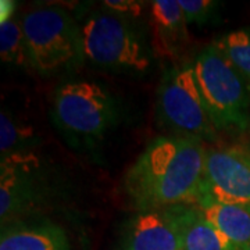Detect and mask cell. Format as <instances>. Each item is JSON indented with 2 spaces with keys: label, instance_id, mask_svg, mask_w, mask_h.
Masks as SVG:
<instances>
[{
  "label": "cell",
  "instance_id": "obj_2",
  "mask_svg": "<svg viewBox=\"0 0 250 250\" xmlns=\"http://www.w3.org/2000/svg\"><path fill=\"white\" fill-rule=\"evenodd\" d=\"M197 86L217 131H245L250 124V88L214 45L193 62Z\"/></svg>",
  "mask_w": 250,
  "mask_h": 250
},
{
  "label": "cell",
  "instance_id": "obj_1",
  "mask_svg": "<svg viewBox=\"0 0 250 250\" xmlns=\"http://www.w3.org/2000/svg\"><path fill=\"white\" fill-rule=\"evenodd\" d=\"M206 149L192 136H160L128 170L125 190L139 211L196 205L205 177Z\"/></svg>",
  "mask_w": 250,
  "mask_h": 250
},
{
  "label": "cell",
  "instance_id": "obj_3",
  "mask_svg": "<svg viewBox=\"0 0 250 250\" xmlns=\"http://www.w3.org/2000/svg\"><path fill=\"white\" fill-rule=\"evenodd\" d=\"M31 67L52 74L82 56L81 28L62 7L46 6L28 11L21 18Z\"/></svg>",
  "mask_w": 250,
  "mask_h": 250
},
{
  "label": "cell",
  "instance_id": "obj_17",
  "mask_svg": "<svg viewBox=\"0 0 250 250\" xmlns=\"http://www.w3.org/2000/svg\"><path fill=\"white\" fill-rule=\"evenodd\" d=\"M178 4L185 16L188 25L207 24L214 17L215 10L218 6L211 0H178Z\"/></svg>",
  "mask_w": 250,
  "mask_h": 250
},
{
  "label": "cell",
  "instance_id": "obj_13",
  "mask_svg": "<svg viewBox=\"0 0 250 250\" xmlns=\"http://www.w3.org/2000/svg\"><path fill=\"white\" fill-rule=\"evenodd\" d=\"M182 250H235L231 242L210 223L196 205L177 206Z\"/></svg>",
  "mask_w": 250,
  "mask_h": 250
},
{
  "label": "cell",
  "instance_id": "obj_15",
  "mask_svg": "<svg viewBox=\"0 0 250 250\" xmlns=\"http://www.w3.org/2000/svg\"><path fill=\"white\" fill-rule=\"evenodd\" d=\"M0 56L7 64L31 65L22 24L16 16L0 24Z\"/></svg>",
  "mask_w": 250,
  "mask_h": 250
},
{
  "label": "cell",
  "instance_id": "obj_19",
  "mask_svg": "<svg viewBox=\"0 0 250 250\" xmlns=\"http://www.w3.org/2000/svg\"><path fill=\"white\" fill-rule=\"evenodd\" d=\"M0 24L9 21L14 17V11H16V1L11 0H1L0 3Z\"/></svg>",
  "mask_w": 250,
  "mask_h": 250
},
{
  "label": "cell",
  "instance_id": "obj_10",
  "mask_svg": "<svg viewBox=\"0 0 250 250\" xmlns=\"http://www.w3.org/2000/svg\"><path fill=\"white\" fill-rule=\"evenodd\" d=\"M188 22L178 0H156L150 6L153 53L174 60L185 52L190 41Z\"/></svg>",
  "mask_w": 250,
  "mask_h": 250
},
{
  "label": "cell",
  "instance_id": "obj_11",
  "mask_svg": "<svg viewBox=\"0 0 250 250\" xmlns=\"http://www.w3.org/2000/svg\"><path fill=\"white\" fill-rule=\"evenodd\" d=\"M196 206L206 218L231 242L235 250H250V205L221 202L200 195Z\"/></svg>",
  "mask_w": 250,
  "mask_h": 250
},
{
  "label": "cell",
  "instance_id": "obj_5",
  "mask_svg": "<svg viewBox=\"0 0 250 250\" xmlns=\"http://www.w3.org/2000/svg\"><path fill=\"white\" fill-rule=\"evenodd\" d=\"M80 28L82 56L92 64L136 72L149 68L142 39L128 20L107 11L93 13Z\"/></svg>",
  "mask_w": 250,
  "mask_h": 250
},
{
  "label": "cell",
  "instance_id": "obj_14",
  "mask_svg": "<svg viewBox=\"0 0 250 250\" xmlns=\"http://www.w3.org/2000/svg\"><path fill=\"white\" fill-rule=\"evenodd\" d=\"M213 45L227 57L250 88V28L231 31L218 38Z\"/></svg>",
  "mask_w": 250,
  "mask_h": 250
},
{
  "label": "cell",
  "instance_id": "obj_6",
  "mask_svg": "<svg viewBox=\"0 0 250 250\" xmlns=\"http://www.w3.org/2000/svg\"><path fill=\"white\" fill-rule=\"evenodd\" d=\"M161 120L175 131L199 141H217L218 131L197 86L193 64L174 67L164 75L157 92Z\"/></svg>",
  "mask_w": 250,
  "mask_h": 250
},
{
  "label": "cell",
  "instance_id": "obj_7",
  "mask_svg": "<svg viewBox=\"0 0 250 250\" xmlns=\"http://www.w3.org/2000/svg\"><path fill=\"white\" fill-rule=\"evenodd\" d=\"M50 179L39 157L31 152L13 153L0 163L1 227L18 217L41 210L50 200Z\"/></svg>",
  "mask_w": 250,
  "mask_h": 250
},
{
  "label": "cell",
  "instance_id": "obj_4",
  "mask_svg": "<svg viewBox=\"0 0 250 250\" xmlns=\"http://www.w3.org/2000/svg\"><path fill=\"white\" fill-rule=\"evenodd\" d=\"M114 118V99L93 81H70L54 95V123L75 142L96 143L106 135Z\"/></svg>",
  "mask_w": 250,
  "mask_h": 250
},
{
  "label": "cell",
  "instance_id": "obj_16",
  "mask_svg": "<svg viewBox=\"0 0 250 250\" xmlns=\"http://www.w3.org/2000/svg\"><path fill=\"white\" fill-rule=\"evenodd\" d=\"M29 139H31L29 126L20 124L9 111H6V108H3L1 116H0V150H1V157L13 154V153L28 152L25 146H27Z\"/></svg>",
  "mask_w": 250,
  "mask_h": 250
},
{
  "label": "cell",
  "instance_id": "obj_9",
  "mask_svg": "<svg viewBox=\"0 0 250 250\" xmlns=\"http://www.w3.org/2000/svg\"><path fill=\"white\" fill-rule=\"evenodd\" d=\"M125 250H182L177 206L139 211L129 224Z\"/></svg>",
  "mask_w": 250,
  "mask_h": 250
},
{
  "label": "cell",
  "instance_id": "obj_12",
  "mask_svg": "<svg viewBox=\"0 0 250 250\" xmlns=\"http://www.w3.org/2000/svg\"><path fill=\"white\" fill-rule=\"evenodd\" d=\"M0 250H70V242L56 224H16L1 227Z\"/></svg>",
  "mask_w": 250,
  "mask_h": 250
},
{
  "label": "cell",
  "instance_id": "obj_18",
  "mask_svg": "<svg viewBox=\"0 0 250 250\" xmlns=\"http://www.w3.org/2000/svg\"><path fill=\"white\" fill-rule=\"evenodd\" d=\"M103 7L110 14L129 21L142 14L143 3L135 0H106L103 1Z\"/></svg>",
  "mask_w": 250,
  "mask_h": 250
},
{
  "label": "cell",
  "instance_id": "obj_8",
  "mask_svg": "<svg viewBox=\"0 0 250 250\" xmlns=\"http://www.w3.org/2000/svg\"><path fill=\"white\" fill-rule=\"evenodd\" d=\"M200 195L250 205L249 149L238 146L207 149Z\"/></svg>",
  "mask_w": 250,
  "mask_h": 250
}]
</instances>
